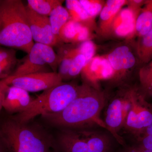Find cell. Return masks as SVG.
Listing matches in <instances>:
<instances>
[{
    "instance_id": "8fae6325",
    "label": "cell",
    "mask_w": 152,
    "mask_h": 152,
    "mask_svg": "<svg viewBox=\"0 0 152 152\" xmlns=\"http://www.w3.org/2000/svg\"><path fill=\"white\" fill-rule=\"evenodd\" d=\"M28 92L18 87L7 86L5 94L3 108L11 114L25 111L32 102Z\"/></svg>"
},
{
    "instance_id": "7402d4cb",
    "label": "cell",
    "mask_w": 152,
    "mask_h": 152,
    "mask_svg": "<svg viewBox=\"0 0 152 152\" xmlns=\"http://www.w3.org/2000/svg\"><path fill=\"white\" fill-rule=\"evenodd\" d=\"M83 26L81 23L72 20H69L60 31L59 34L60 41L74 42Z\"/></svg>"
},
{
    "instance_id": "6da1fadb",
    "label": "cell",
    "mask_w": 152,
    "mask_h": 152,
    "mask_svg": "<svg viewBox=\"0 0 152 152\" xmlns=\"http://www.w3.org/2000/svg\"><path fill=\"white\" fill-rule=\"evenodd\" d=\"M107 102L104 93L84 83L77 97L64 110L42 117L50 125L60 129L98 127L107 131L101 117Z\"/></svg>"
},
{
    "instance_id": "cb8c5ba5",
    "label": "cell",
    "mask_w": 152,
    "mask_h": 152,
    "mask_svg": "<svg viewBox=\"0 0 152 152\" xmlns=\"http://www.w3.org/2000/svg\"><path fill=\"white\" fill-rule=\"evenodd\" d=\"M95 52L94 44L92 41L87 40L82 42L77 48L69 52L66 55L71 57L78 54L83 55L86 58L87 64L94 58Z\"/></svg>"
},
{
    "instance_id": "83f0119b",
    "label": "cell",
    "mask_w": 152,
    "mask_h": 152,
    "mask_svg": "<svg viewBox=\"0 0 152 152\" xmlns=\"http://www.w3.org/2000/svg\"><path fill=\"white\" fill-rule=\"evenodd\" d=\"M137 145L152 151V135L146 136L137 140Z\"/></svg>"
},
{
    "instance_id": "4316f807",
    "label": "cell",
    "mask_w": 152,
    "mask_h": 152,
    "mask_svg": "<svg viewBox=\"0 0 152 152\" xmlns=\"http://www.w3.org/2000/svg\"><path fill=\"white\" fill-rule=\"evenodd\" d=\"M72 59L73 57L68 56L66 55L60 60L58 73L61 76L63 81L66 80L67 78L68 73L70 68Z\"/></svg>"
},
{
    "instance_id": "e0dca14e",
    "label": "cell",
    "mask_w": 152,
    "mask_h": 152,
    "mask_svg": "<svg viewBox=\"0 0 152 152\" xmlns=\"http://www.w3.org/2000/svg\"><path fill=\"white\" fill-rule=\"evenodd\" d=\"M139 77V91L146 99L152 97V60L140 69Z\"/></svg>"
},
{
    "instance_id": "44dd1931",
    "label": "cell",
    "mask_w": 152,
    "mask_h": 152,
    "mask_svg": "<svg viewBox=\"0 0 152 152\" xmlns=\"http://www.w3.org/2000/svg\"><path fill=\"white\" fill-rule=\"evenodd\" d=\"M140 62L145 65L152 60V29L143 37H140L137 48Z\"/></svg>"
},
{
    "instance_id": "d6986e66",
    "label": "cell",
    "mask_w": 152,
    "mask_h": 152,
    "mask_svg": "<svg viewBox=\"0 0 152 152\" xmlns=\"http://www.w3.org/2000/svg\"><path fill=\"white\" fill-rule=\"evenodd\" d=\"M152 29V2L137 17L135 31L140 37L146 35Z\"/></svg>"
},
{
    "instance_id": "8992f818",
    "label": "cell",
    "mask_w": 152,
    "mask_h": 152,
    "mask_svg": "<svg viewBox=\"0 0 152 152\" xmlns=\"http://www.w3.org/2000/svg\"><path fill=\"white\" fill-rule=\"evenodd\" d=\"M131 88H124L117 93L106 104L105 113L103 119L107 130L118 142L124 145L119 133L124 129L130 107Z\"/></svg>"
},
{
    "instance_id": "5b68a950",
    "label": "cell",
    "mask_w": 152,
    "mask_h": 152,
    "mask_svg": "<svg viewBox=\"0 0 152 152\" xmlns=\"http://www.w3.org/2000/svg\"><path fill=\"white\" fill-rule=\"evenodd\" d=\"M81 86L63 83L44 91L33 99L25 111L12 117L21 123L29 122L35 117L62 111L78 95Z\"/></svg>"
},
{
    "instance_id": "4dcf8cb0",
    "label": "cell",
    "mask_w": 152,
    "mask_h": 152,
    "mask_svg": "<svg viewBox=\"0 0 152 152\" xmlns=\"http://www.w3.org/2000/svg\"><path fill=\"white\" fill-rule=\"evenodd\" d=\"M7 87V86L4 84L0 81V112L3 108V102Z\"/></svg>"
},
{
    "instance_id": "603a6c76",
    "label": "cell",
    "mask_w": 152,
    "mask_h": 152,
    "mask_svg": "<svg viewBox=\"0 0 152 152\" xmlns=\"http://www.w3.org/2000/svg\"><path fill=\"white\" fill-rule=\"evenodd\" d=\"M66 5L72 20L81 23L90 18L80 1L68 0Z\"/></svg>"
},
{
    "instance_id": "30bf717a",
    "label": "cell",
    "mask_w": 152,
    "mask_h": 152,
    "mask_svg": "<svg viewBox=\"0 0 152 152\" xmlns=\"http://www.w3.org/2000/svg\"><path fill=\"white\" fill-rule=\"evenodd\" d=\"M26 9L34 41L52 47L56 45L60 40L53 32L49 17L37 14L27 6Z\"/></svg>"
},
{
    "instance_id": "ba28073f",
    "label": "cell",
    "mask_w": 152,
    "mask_h": 152,
    "mask_svg": "<svg viewBox=\"0 0 152 152\" xmlns=\"http://www.w3.org/2000/svg\"><path fill=\"white\" fill-rule=\"evenodd\" d=\"M130 104L124 129L136 138L152 124V105L138 87H132Z\"/></svg>"
},
{
    "instance_id": "4fadbf2b",
    "label": "cell",
    "mask_w": 152,
    "mask_h": 152,
    "mask_svg": "<svg viewBox=\"0 0 152 152\" xmlns=\"http://www.w3.org/2000/svg\"><path fill=\"white\" fill-rule=\"evenodd\" d=\"M82 73L87 80L94 81L96 79H112L114 72L107 59L96 57L86 64Z\"/></svg>"
},
{
    "instance_id": "3957f363",
    "label": "cell",
    "mask_w": 152,
    "mask_h": 152,
    "mask_svg": "<svg viewBox=\"0 0 152 152\" xmlns=\"http://www.w3.org/2000/svg\"><path fill=\"white\" fill-rule=\"evenodd\" d=\"M34 43L21 0H0V46L28 54Z\"/></svg>"
},
{
    "instance_id": "1f68e13d",
    "label": "cell",
    "mask_w": 152,
    "mask_h": 152,
    "mask_svg": "<svg viewBox=\"0 0 152 152\" xmlns=\"http://www.w3.org/2000/svg\"><path fill=\"white\" fill-rule=\"evenodd\" d=\"M150 135H152V123L149 126L143 131L135 138L136 140H137L143 137Z\"/></svg>"
},
{
    "instance_id": "52a82bcc",
    "label": "cell",
    "mask_w": 152,
    "mask_h": 152,
    "mask_svg": "<svg viewBox=\"0 0 152 152\" xmlns=\"http://www.w3.org/2000/svg\"><path fill=\"white\" fill-rule=\"evenodd\" d=\"M59 63V58L53 47L35 43L23 63L17 67L10 76L17 77L48 72L44 70L47 65L50 66L53 72H58L57 69Z\"/></svg>"
},
{
    "instance_id": "f1b7e54d",
    "label": "cell",
    "mask_w": 152,
    "mask_h": 152,
    "mask_svg": "<svg viewBox=\"0 0 152 152\" xmlns=\"http://www.w3.org/2000/svg\"><path fill=\"white\" fill-rule=\"evenodd\" d=\"M89 32L88 28L87 27L83 26L74 40V42H83L87 40V39L89 37Z\"/></svg>"
},
{
    "instance_id": "e575fe53",
    "label": "cell",
    "mask_w": 152,
    "mask_h": 152,
    "mask_svg": "<svg viewBox=\"0 0 152 152\" xmlns=\"http://www.w3.org/2000/svg\"><path fill=\"white\" fill-rule=\"evenodd\" d=\"M115 152H123V150H121V151H116Z\"/></svg>"
},
{
    "instance_id": "277c9868",
    "label": "cell",
    "mask_w": 152,
    "mask_h": 152,
    "mask_svg": "<svg viewBox=\"0 0 152 152\" xmlns=\"http://www.w3.org/2000/svg\"><path fill=\"white\" fill-rule=\"evenodd\" d=\"M60 129L55 140L59 152H112L116 141L108 131L98 127Z\"/></svg>"
},
{
    "instance_id": "9a60e30c",
    "label": "cell",
    "mask_w": 152,
    "mask_h": 152,
    "mask_svg": "<svg viewBox=\"0 0 152 152\" xmlns=\"http://www.w3.org/2000/svg\"><path fill=\"white\" fill-rule=\"evenodd\" d=\"M17 62L15 50L0 46V80L12 73Z\"/></svg>"
},
{
    "instance_id": "7c38bea8",
    "label": "cell",
    "mask_w": 152,
    "mask_h": 152,
    "mask_svg": "<svg viewBox=\"0 0 152 152\" xmlns=\"http://www.w3.org/2000/svg\"><path fill=\"white\" fill-rule=\"evenodd\" d=\"M108 61L113 70V75L112 78L118 79L119 75L134 67L136 64L134 55L129 48L126 46L117 47L108 56Z\"/></svg>"
},
{
    "instance_id": "2e32d148",
    "label": "cell",
    "mask_w": 152,
    "mask_h": 152,
    "mask_svg": "<svg viewBox=\"0 0 152 152\" xmlns=\"http://www.w3.org/2000/svg\"><path fill=\"white\" fill-rule=\"evenodd\" d=\"M125 3L126 1L123 0H109L107 2L100 14L102 29L108 28Z\"/></svg>"
},
{
    "instance_id": "9c48e42d",
    "label": "cell",
    "mask_w": 152,
    "mask_h": 152,
    "mask_svg": "<svg viewBox=\"0 0 152 152\" xmlns=\"http://www.w3.org/2000/svg\"><path fill=\"white\" fill-rule=\"evenodd\" d=\"M7 86L18 87L28 92L45 91L63 83L62 79L58 72H41L12 77L1 80Z\"/></svg>"
},
{
    "instance_id": "5bb4252c",
    "label": "cell",
    "mask_w": 152,
    "mask_h": 152,
    "mask_svg": "<svg viewBox=\"0 0 152 152\" xmlns=\"http://www.w3.org/2000/svg\"><path fill=\"white\" fill-rule=\"evenodd\" d=\"M135 13L130 8L123 9L113 20L114 32L119 37L129 36L135 31L136 20Z\"/></svg>"
},
{
    "instance_id": "484cf974",
    "label": "cell",
    "mask_w": 152,
    "mask_h": 152,
    "mask_svg": "<svg viewBox=\"0 0 152 152\" xmlns=\"http://www.w3.org/2000/svg\"><path fill=\"white\" fill-rule=\"evenodd\" d=\"M80 1L90 18L97 15L103 8L102 5L99 2L89 0H80Z\"/></svg>"
},
{
    "instance_id": "f546056e",
    "label": "cell",
    "mask_w": 152,
    "mask_h": 152,
    "mask_svg": "<svg viewBox=\"0 0 152 152\" xmlns=\"http://www.w3.org/2000/svg\"><path fill=\"white\" fill-rule=\"evenodd\" d=\"M123 152H152L151 150L144 148L137 145L129 146L125 147L123 150Z\"/></svg>"
},
{
    "instance_id": "7a4b0ae2",
    "label": "cell",
    "mask_w": 152,
    "mask_h": 152,
    "mask_svg": "<svg viewBox=\"0 0 152 152\" xmlns=\"http://www.w3.org/2000/svg\"><path fill=\"white\" fill-rule=\"evenodd\" d=\"M0 139L9 152H52L55 140L37 124L21 123L12 116L0 124Z\"/></svg>"
},
{
    "instance_id": "836d02e7",
    "label": "cell",
    "mask_w": 152,
    "mask_h": 152,
    "mask_svg": "<svg viewBox=\"0 0 152 152\" xmlns=\"http://www.w3.org/2000/svg\"><path fill=\"white\" fill-rule=\"evenodd\" d=\"M52 152H59L58 151V150L56 148H55L53 150V151H52Z\"/></svg>"
},
{
    "instance_id": "ac0fdd59",
    "label": "cell",
    "mask_w": 152,
    "mask_h": 152,
    "mask_svg": "<svg viewBox=\"0 0 152 152\" xmlns=\"http://www.w3.org/2000/svg\"><path fill=\"white\" fill-rule=\"evenodd\" d=\"M69 17L67 10L62 5L58 6L49 15V20L53 32L59 39L60 31L63 26L69 20Z\"/></svg>"
},
{
    "instance_id": "d6a6232c",
    "label": "cell",
    "mask_w": 152,
    "mask_h": 152,
    "mask_svg": "<svg viewBox=\"0 0 152 152\" xmlns=\"http://www.w3.org/2000/svg\"><path fill=\"white\" fill-rule=\"evenodd\" d=\"M0 152H9L1 139H0Z\"/></svg>"
},
{
    "instance_id": "ffe728a7",
    "label": "cell",
    "mask_w": 152,
    "mask_h": 152,
    "mask_svg": "<svg viewBox=\"0 0 152 152\" xmlns=\"http://www.w3.org/2000/svg\"><path fill=\"white\" fill-rule=\"evenodd\" d=\"M64 1L61 0H28V7L39 15L48 17L53 10L62 5Z\"/></svg>"
},
{
    "instance_id": "d4e9b609",
    "label": "cell",
    "mask_w": 152,
    "mask_h": 152,
    "mask_svg": "<svg viewBox=\"0 0 152 152\" xmlns=\"http://www.w3.org/2000/svg\"><path fill=\"white\" fill-rule=\"evenodd\" d=\"M86 64V60L84 56L83 55L78 54L73 57L67 79L73 78L77 77L82 72Z\"/></svg>"
}]
</instances>
